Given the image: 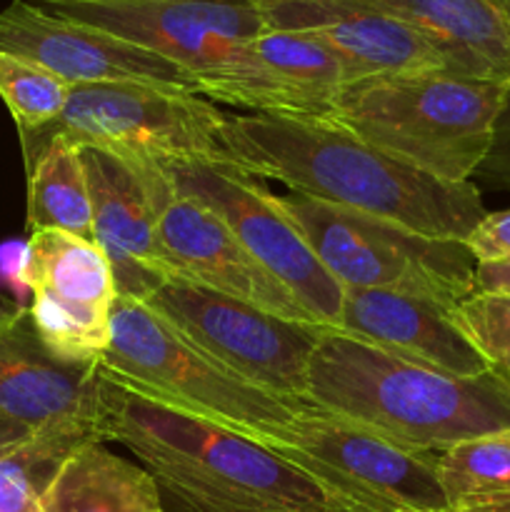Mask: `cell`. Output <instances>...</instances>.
<instances>
[{"mask_svg":"<svg viewBox=\"0 0 510 512\" xmlns=\"http://www.w3.org/2000/svg\"><path fill=\"white\" fill-rule=\"evenodd\" d=\"M20 280L28 315L45 348L70 365H95L110 343L118 300L113 270L98 243L60 230H35L25 245Z\"/></svg>","mask_w":510,"mask_h":512,"instance_id":"11","label":"cell"},{"mask_svg":"<svg viewBox=\"0 0 510 512\" xmlns=\"http://www.w3.org/2000/svg\"><path fill=\"white\" fill-rule=\"evenodd\" d=\"M23 313H25L23 305L13 303V300H8L0 295V330L8 328V325H13Z\"/></svg>","mask_w":510,"mask_h":512,"instance_id":"31","label":"cell"},{"mask_svg":"<svg viewBox=\"0 0 510 512\" xmlns=\"http://www.w3.org/2000/svg\"><path fill=\"white\" fill-rule=\"evenodd\" d=\"M0 418L43 430L65 420L100 423V370L55 358L38 338L28 308L0 330Z\"/></svg>","mask_w":510,"mask_h":512,"instance_id":"19","label":"cell"},{"mask_svg":"<svg viewBox=\"0 0 510 512\" xmlns=\"http://www.w3.org/2000/svg\"><path fill=\"white\" fill-rule=\"evenodd\" d=\"M305 405L428 453L510 430V393L493 375L440 373L330 328L310 358Z\"/></svg>","mask_w":510,"mask_h":512,"instance_id":"3","label":"cell"},{"mask_svg":"<svg viewBox=\"0 0 510 512\" xmlns=\"http://www.w3.org/2000/svg\"><path fill=\"white\" fill-rule=\"evenodd\" d=\"M145 303L245 383L288 403H305L320 325L275 318L188 280H170Z\"/></svg>","mask_w":510,"mask_h":512,"instance_id":"9","label":"cell"},{"mask_svg":"<svg viewBox=\"0 0 510 512\" xmlns=\"http://www.w3.org/2000/svg\"><path fill=\"white\" fill-rule=\"evenodd\" d=\"M345 63L313 35L265 28L218 73L198 83L200 95L255 115L330 118L345 85Z\"/></svg>","mask_w":510,"mask_h":512,"instance_id":"14","label":"cell"},{"mask_svg":"<svg viewBox=\"0 0 510 512\" xmlns=\"http://www.w3.org/2000/svg\"><path fill=\"white\" fill-rule=\"evenodd\" d=\"M158 240L175 280H188L290 323L318 325L208 205L175 193L160 215Z\"/></svg>","mask_w":510,"mask_h":512,"instance_id":"17","label":"cell"},{"mask_svg":"<svg viewBox=\"0 0 510 512\" xmlns=\"http://www.w3.org/2000/svg\"><path fill=\"white\" fill-rule=\"evenodd\" d=\"M475 293L510 298V260L475 263Z\"/></svg>","mask_w":510,"mask_h":512,"instance_id":"29","label":"cell"},{"mask_svg":"<svg viewBox=\"0 0 510 512\" xmlns=\"http://www.w3.org/2000/svg\"><path fill=\"white\" fill-rule=\"evenodd\" d=\"M105 440L98 420H65L0 450V512H35L60 465L85 443Z\"/></svg>","mask_w":510,"mask_h":512,"instance_id":"23","label":"cell"},{"mask_svg":"<svg viewBox=\"0 0 510 512\" xmlns=\"http://www.w3.org/2000/svg\"><path fill=\"white\" fill-rule=\"evenodd\" d=\"M28 168V230H60L93 240V203L88 175L83 165V148L73 140L43 138L25 145Z\"/></svg>","mask_w":510,"mask_h":512,"instance_id":"22","label":"cell"},{"mask_svg":"<svg viewBox=\"0 0 510 512\" xmlns=\"http://www.w3.org/2000/svg\"><path fill=\"white\" fill-rule=\"evenodd\" d=\"M508 435H510V430H508Z\"/></svg>","mask_w":510,"mask_h":512,"instance_id":"36","label":"cell"},{"mask_svg":"<svg viewBox=\"0 0 510 512\" xmlns=\"http://www.w3.org/2000/svg\"><path fill=\"white\" fill-rule=\"evenodd\" d=\"M228 113L200 93L145 83L73 85L58 123L20 135L33 145L43 138L73 140L80 148L105 150L153 165L230 163L223 148Z\"/></svg>","mask_w":510,"mask_h":512,"instance_id":"6","label":"cell"},{"mask_svg":"<svg viewBox=\"0 0 510 512\" xmlns=\"http://www.w3.org/2000/svg\"><path fill=\"white\" fill-rule=\"evenodd\" d=\"M425 35L450 73L510 83V15L503 0H373Z\"/></svg>","mask_w":510,"mask_h":512,"instance_id":"20","label":"cell"},{"mask_svg":"<svg viewBox=\"0 0 510 512\" xmlns=\"http://www.w3.org/2000/svg\"><path fill=\"white\" fill-rule=\"evenodd\" d=\"M510 83L448 70L348 83L330 120L390 158L445 183H470L488 160Z\"/></svg>","mask_w":510,"mask_h":512,"instance_id":"4","label":"cell"},{"mask_svg":"<svg viewBox=\"0 0 510 512\" xmlns=\"http://www.w3.org/2000/svg\"><path fill=\"white\" fill-rule=\"evenodd\" d=\"M453 320L490 375L510 393V298L473 293L455 305Z\"/></svg>","mask_w":510,"mask_h":512,"instance_id":"26","label":"cell"},{"mask_svg":"<svg viewBox=\"0 0 510 512\" xmlns=\"http://www.w3.org/2000/svg\"><path fill=\"white\" fill-rule=\"evenodd\" d=\"M93 203V235L113 270L118 298L150 300L170 283L158 240L163 208L178 190L163 165L138 163L105 150L83 148Z\"/></svg>","mask_w":510,"mask_h":512,"instance_id":"13","label":"cell"},{"mask_svg":"<svg viewBox=\"0 0 510 512\" xmlns=\"http://www.w3.org/2000/svg\"><path fill=\"white\" fill-rule=\"evenodd\" d=\"M0 53L33 60L70 85L145 83L200 93L180 65L93 25L45 13L30 0L0 10Z\"/></svg>","mask_w":510,"mask_h":512,"instance_id":"15","label":"cell"},{"mask_svg":"<svg viewBox=\"0 0 510 512\" xmlns=\"http://www.w3.org/2000/svg\"><path fill=\"white\" fill-rule=\"evenodd\" d=\"M445 505L458 512H510V435L463 440L438 453Z\"/></svg>","mask_w":510,"mask_h":512,"instance_id":"24","label":"cell"},{"mask_svg":"<svg viewBox=\"0 0 510 512\" xmlns=\"http://www.w3.org/2000/svg\"><path fill=\"white\" fill-rule=\"evenodd\" d=\"M73 85L28 58L0 53V98L20 135L40 133L58 123Z\"/></svg>","mask_w":510,"mask_h":512,"instance_id":"25","label":"cell"},{"mask_svg":"<svg viewBox=\"0 0 510 512\" xmlns=\"http://www.w3.org/2000/svg\"><path fill=\"white\" fill-rule=\"evenodd\" d=\"M233 168L270 178L300 198L390 220L430 238L460 240L485 218L473 183H445L373 148L330 118L228 115Z\"/></svg>","mask_w":510,"mask_h":512,"instance_id":"1","label":"cell"},{"mask_svg":"<svg viewBox=\"0 0 510 512\" xmlns=\"http://www.w3.org/2000/svg\"><path fill=\"white\" fill-rule=\"evenodd\" d=\"M35 512H43V508H38V510H35Z\"/></svg>","mask_w":510,"mask_h":512,"instance_id":"34","label":"cell"},{"mask_svg":"<svg viewBox=\"0 0 510 512\" xmlns=\"http://www.w3.org/2000/svg\"><path fill=\"white\" fill-rule=\"evenodd\" d=\"M45 13L93 25L188 70L200 83L263 33L243 0H30Z\"/></svg>","mask_w":510,"mask_h":512,"instance_id":"12","label":"cell"},{"mask_svg":"<svg viewBox=\"0 0 510 512\" xmlns=\"http://www.w3.org/2000/svg\"><path fill=\"white\" fill-rule=\"evenodd\" d=\"M340 333L385 353L458 378L490 375L453 320V308L425 298L385 290L345 288Z\"/></svg>","mask_w":510,"mask_h":512,"instance_id":"18","label":"cell"},{"mask_svg":"<svg viewBox=\"0 0 510 512\" xmlns=\"http://www.w3.org/2000/svg\"><path fill=\"white\" fill-rule=\"evenodd\" d=\"M305 475L328 505L350 512H430L448 508L438 453L405 448L310 405L265 445Z\"/></svg>","mask_w":510,"mask_h":512,"instance_id":"8","label":"cell"},{"mask_svg":"<svg viewBox=\"0 0 510 512\" xmlns=\"http://www.w3.org/2000/svg\"><path fill=\"white\" fill-rule=\"evenodd\" d=\"M283 205L343 288L403 293L445 308L475 293V258L460 240L430 238L293 193L285 195Z\"/></svg>","mask_w":510,"mask_h":512,"instance_id":"7","label":"cell"},{"mask_svg":"<svg viewBox=\"0 0 510 512\" xmlns=\"http://www.w3.org/2000/svg\"><path fill=\"white\" fill-rule=\"evenodd\" d=\"M43 512H158L160 488L140 465L85 443L58 468L40 498Z\"/></svg>","mask_w":510,"mask_h":512,"instance_id":"21","label":"cell"},{"mask_svg":"<svg viewBox=\"0 0 510 512\" xmlns=\"http://www.w3.org/2000/svg\"><path fill=\"white\" fill-rule=\"evenodd\" d=\"M158 512H165V510H158Z\"/></svg>","mask_w":510,"mask_h":512,"instance_id":"35","label":"cell"},{"mask_svg":"<svg viewBox=\"0 0 510 512\" xmlns=\"http://www.w3.org/2000/svg\"><path fill=\"white\" fill-rule=\"evenodd\" d=\"M33 433L35 430L25 428V425L13 423V420H8V418H0V450H8V448H13V445L25 443V440H28Z\"/></svg>","mask_w":510,"mask_h":512,"instance_id":"30","label":"cell"},{"mask_svg":"<svg viewBox=\"0 0 510 512\" xmlns=\"http://www.w3.org/2000/svg\"><path fill=\"white\" fill-rule=\"evenodd\" d=\"M328 512H350V510H340V508H333V505H328ZM430 512H458V510L443 508V510H430Z\"/></svg>","mask_w":510,"mask_h":512,"instance_id":"32","label":"cell"},{"mask_svg":"<svg viewBox=\"0 0 510 512\" xmlns=\"http://www.w3.org/2000/svg\"><path fill=\"white\" fill-rule=\"evenodd\" d=\"M100 433L188 512H328L325 495L265 445L140 398L103 373Z\"/></svg>","mask_w":510,"mask_h":512,"instance_id":"2","label":"cell"},{"mask_svg":"<svg viewBox=\"0 0 510 512\" xmlns=\"http://www.w3.org/2000/svg\"><path fill=\"white\" fill-rule=\"evenodd\" d=\"M98 370L130 393L245 435L278 438L305 403H288L215 363L143 300L118 298Z\"/></svg>","mask_w":510,"mask_h":512,"instance_id":"5","label":"cell"},{"mask_svg":"<svg viewBox=\"0 0 510 512\" xmlns=\"http://www.w3.org/2000/svg\"><path fill=\"white\" fill-rule=\"evenodd\" d=\"M275 30L323 40L345 63L350 83L373 75L448 70L420 30L373 0H243ZM450 73V70H448Z\"/></svg>","mask_w":510,"mask_h":512,"instance_id":"16","label":"cell"},{"mask_svg":"<svg viewBox=\"0 0 510 512\" xmlns=\"http://www.w3.org/2000/svg\"><path fill=\"white\" fill-rule=\"evenodd\" d=\"M475 263L485 260H510V210L485 213V218L475 225L463 240Z\"/></svg>","mask_w":510,"mask_h":512,"instance_id":"27","label":"cell"},{"mask_svg":"<svg viewBox=\"0 0 510 512\" xmlns=\"http://www.w3.org/2000/svg\"><path fill=\"white\" fill-rule=\"evenodd\" d=\"M165 170L175 190L208 205L320 328H338L345 288L318 258L280 195L233 165L183 163Z\"/></svg>","mask_w":510,"mask_h":512,"instance_id":"10","label":"cell"},{"mask_svg":"<svg viewBox=\"0 0 510 512\" xmlns=\"http://www.w3.org/2000/svg\"><path fill=\"white\" fill-rule=\"evenodd\" d=\"M480 170H485L490 178L510 188V88L503 105V113L498 118V128H495L493 148H490L488 160H485Z\"/></svg>","mask_w":510,"mask_h":512,"instance_id":"28","label":"cell"},{"mask_svg":"<svg viewBox=\"0 0 510 512\" xmlns=\"http://www.w3.org/2000/svg\"><path fill=\"white\" fill-rule=\"evenodd\" d=\"M503 5H505V10H508V15H510V0H503Z\"/></svg>","mask_w":510,"mask_h":512,"instance_id":"33","label":"cell"}]
</instances>
